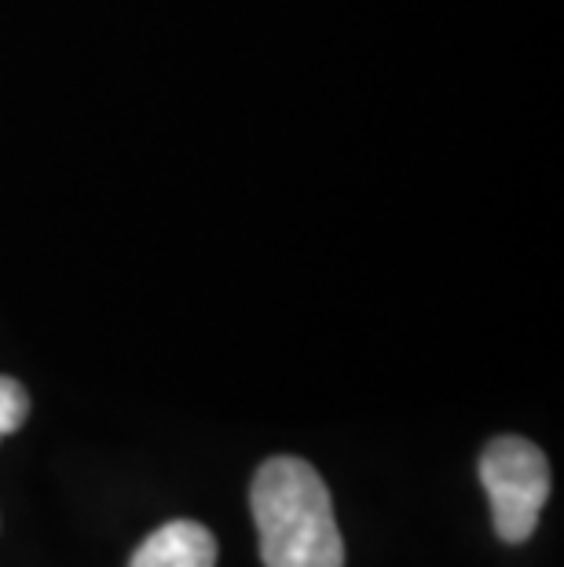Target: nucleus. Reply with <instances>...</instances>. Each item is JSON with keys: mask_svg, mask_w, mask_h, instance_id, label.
I'll return each instance as SVG.
<instances>
[{"mask_svg": "<svg viewBox=\"0 0 564 567\" xmlns=\"http://www.w3.org/2000/svg\"><path fill=\"white\" fill-rule=\"evenodd\" d=\"M30 417V395L16 378H0V440L27 425Z\"/></svg>", "mask_w": 564, "mask_h": 567, "instance_id": "nucleus-4", "label": "nucleus"}, {"mask_svg": "<svg viewBox=\"0 0 564 567\" xmlns=\"http://www.w3.org/2000/svg\"><path fill=\"white\" fill-rule=\"evenodd\" d=\"M264 567H345V542L322 476L301 457H268L249 487Z\"/></svg>", "mask_w": 564, "mask_h": 567, "instance_id": "nucleus-1", "label": "nucleus"}, {"mask_svg": "<svg viewBox=\"0 0 564 567\" xmlns=\"http://www.w3.org/2000/svg\"><path fill=\"white\" fill-rule=\"evenodd\" d=\"M129 567H217V538L195 520H170L140 542Z\"/></svg>", "mask_w": 564, "mask_h": 567, "instance_id": "nucleus-3", "label": "nucleus"}, {"mask_svg": "<svg viewBox=\"0 0 564 567\" xmlns=\"http://www.w3.org/2000/svg\"><path fill=\"white\" fill-rule=\"evenodd\" d=\"M480 484L491 498L495 535L510 546H521L535 535L550 498V462L532 440L499 436L480 454Z\"/></svg>", "mask_w": 564, "mask_h": 567, "instance_id": "nucleus-2", "label": "nucleus"}]
</instances>
